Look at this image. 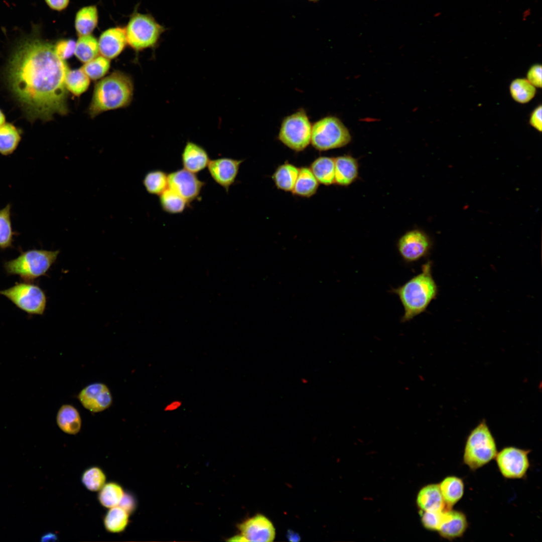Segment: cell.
<instances>
[{
    "mask_svg": "<svg viewBox=\"0 0 542 542\" xmlns=\"http://www.w3.org/2000/svg\"><path fill=\"white\" fill-rule=\"evenodd\" d=\"M69 69L38 28L15 45L6 69L8 88L30 120H52L68 112L66 75Z\"/></svg>",
    "mask_w": 542,
    "mask_h": 542,
    "instance_id": "6da1fadb",
    "label": "cell"
},
{
    "mask_svg": "<svg viewBox=\"0 0 542 542\" xmlns=\"http://www.w3.org/2000/svg\"><path fill=\"white\" fill-rule=\"evenodd\" d=\"M431 269L432 262L429 261L423 264L420 273L390 291L398 296L403 306L402 322L410 321L424 312L436 298L438 288Z\"/></svg>",
    "mask_w": 542,
    "mask_h": 542,
    "instance_id": "7a4b0ae2",
    "label": "cell"
},
{
    "mask_svg": "<svg viewBox=\"0 0 542 542\" xmlns=\"http://www.w3.org/2000/svg\"><path fill=\"white\" fill-rule=\"evenodd\" d=\"M133 86L130 78L115 71L103 78L94 87L89 113L93 117L104 111L124 107L131 101Z\"/></svg>",
    "mask_w": 542,
    "mask_h": 542,
    "instance_id": "3957f363",
    "label": "cell"
},
{
    "mask_svg": "<svg viewBox=\"0 0 542 542\" xmlns=\"http://www.w3.org/2000/svg\"><path fill=\"white\" fill-rule=\"evenodd\" d=\"M138 7L125 28L127 44L137 52L147 49L155 51L161 42L162 35L168 29L151 13H139Z\"/></svg>",
    "mask_w": 542,
    "mask_h": 542,
    "instance_id": "277c9868",
    "label": "cell"
},
{
    "mask_svg": "<svg viewBox=\"0 0 542 542\" xmlns=\"http://www.w3.org/2000/svg\"><path fill=\"white\" fill-rule=\"evenodd\" d=\"M59 250L32 249L6 261L4 267L8 275H17L25 282H32L44 276L56 261Z\"/></svg>",
    "mask_w": 542,
    "mask_h": 542,
    "instance_id": "5b68a950",
    "label": "cell"
},
{
    "mask_svg": "<svg viewBox=\"0 0 542 542\" xmlns=\"http://www.w3.org/2000/svg\"><path fill=\"white\" fill-rule=\"evenodd\" d=\"M497 453L495 440L484 421L473 429L467 437L463 455L464 463L476 470L495 458Z\"/></svg>",
    "mask_w": 542,
    "mask_h": 542,
    "instance_id": "8992f818",
    "label": "cell"
},
{
    "mask_svg": "<svg viewBox=\"0 0 542 542\" xmlns=\"http://www.w3.org/2000/svg\"><path fill=\"white\" fill-rule=\"evenodd\" d=\"M351 140L347 128L335 116L324 117L312 125L311 144L317 150L325 151L342 148Z\"/></svg>",
    "mask_w": 542,
    "mask_h": 542,
    "instance_id": "52a82bcc",
    "label": "cell"
},
{
    "mask_svg": "<svg viewBox=\"0 0 542 542\" xmlns=\"http://www.w3.org/2000/svg\"><path fill=\"white\" fill-rule=\"evenodd\" d=\"M312 127L306 111L300 109L283 119L278 139L289 149L302 151L311 144Z\"/></svg>",
    "mask_w": 542,
    "mask_h": 542,
    "instance_id": "ba28073f",
    "label": "cell"
},
{
    "mask_svg": "<svg viewBox=\"0 0 542 542\" xmlns=\"http://www.w3.org/2000/svg\"><path fill=\"white\" fill-rule=\"evenodd\" d=\"M0 295L28 314L42 315L45 311L46 296L39 286L32 282L16 283L13 286L0 291Z\"/></svg>",
    "mask_w": 542,
    "mask_h": 542,
    "instance_id": "9c48e42d",
    "label": "cell"
},
{
    "mask_svg": "<svg viewBox=\"0 0 542 542\" xmlns=\"http://www.w3.org/2000/svg\"><path fill=\"white\" fill-rule=\"evenodd\" d=\"M529 450L507 447L497 453L496 461L503 476L509 479L523 477L529 467Z\"/></svg>",
    "mask_w": 542,
    "mask_h": 542,
    "instance_id": "30bf717a",
    "label": "cell"
},
{
    "mask_svg": "<svg viewBox=\"0 0 542 542\" xmlns=\"http://www.w3.org/2000/svg\"><path fill=\"white\" fill-rule=\"evenodd\" d=\"M431 247L429 237L419 229L407 231L399 238L397 243L401 257L408 263L417 261L425 257L429 252Z\"/></svg>",
    "mask_w": 542,
    "mask_h": 542,
    "instance_id": "8fae6325",
    "label": "cell"
},
{
    "mask_svg": "<svg viewBox=\"0 0 542 542\" xmlns=\"http://www.w3.org/2000/svg\"><path fill=\"white\" fill-rule=\"evenodd\" d=\"M239 529L240 534L230 540L270 542L274 540L276 536L275 528L272 521L260 514L241 523Z\"/></svg>",
    "mask_w": 542,
    "mask_h": 542,
    "instance_id": "7c38bea8",
    "label": "cell"
},
{
    "mask_svg": "<svg viewBox=\"0 0 542 542\" xmlns=\"http://www.w3.org/2000/svg\"><path fill=\"white\" fill-rule=\"evenodd\" d=\"M205 184L195 173L184 168L168 174V188L179 194L188 203L199 196Z\"/></svg>",
    "mask_w": 542,
    "mask_h": 542,
    "instance_id": "4fadbf2b",
    "label": "cell"
},
{
    "mask_svg": "<svg viewBox=\"0 0 542 542\" xmlns=\"http://www.w3.org/2000/svg\"><path fill=\"white\" fill-rule=\"evenodd\" d=\"M243 161L225 157L210 160L207 166L208 172L213 180L228 192L235 182Z\"/></svg>",
    "mask_w": 542,
    "mask_h": 542,
    "instance_id": "5bb4252c",
    "label": "cell"
},
{
    "mask_svg": "<svg viewBox=\"0 0 542 542\" xmlns=\"http://www.w3.org/2000/svg\"><path fill=\"white\" fill-rule=\"evenodd\" d=\"M77 397L83 407L93 413L105 410L112 402L110 390L102 383H94L87 385L80 391Z\"/></svg>",
    "mask_w": 542,
    "mask_h": 542,
    "instance_id": "9a60e30c",
    "label": "cell"
},
{
    "mask_svg": "<svg viewBox=\"0 0 542 542\" xmlns=\"http://www.w3.org/2000/svg\"><path fill=\"white\" fill-rule=\"evenodd\" d=\"M99 52L108 59L118 56L127 44L125 28L120 26L106 29L98 40Z\"/></svg>",
    "mask_w": 542,
    "mask_h": 542,
    "instance_id": "2e32d148",
    "label": "cell"
},
{
    "mask_svg": "<svg viewBox=\"0 0 542 542\" xmlns=\"http://www.w3.org/2000/svg\"><path fill=\"white\" fill-rule=\"evenodd\" d=\"M467 526L466 516L463 512L452 509H446L438 531L444 538L452 540L462 536Z\"/></svg>",
    "mask_w": 542,
    "mask_h": 542,
    "instance_id": "e0dca14e",
    "label": "cell"
},
{
    "mask_svg": "<svg viewBox=\"0 0 542 542\" xmlns=\"http://www.w3.org/2000/svg\"><path fill=\"white\" fill-rule=\"evenodd\" d=\"M210 158L206 150L201 146L188 141L181 154L184 169L194 173H198L207 167Z\"/></svg>",
    "mask_w": 542,
    "mask_h": 542,
    "instance_id": "ac0fdd59",
    "label": "cell"
},
{
    "mask_svg": "<svg viewBox=\"0 0 542 542\" xmlns=\"http://www.w3.org/2000/svg\"><path fill=\"white\" fill-rule=\"evenodd\" d=\"M334 184L347 186L358 177V162L352 156L344 155L334 158Z\"/></svg>",
    "mask_w": 542,
    "mask_h": 542,
    "instance_id": "d6986e66",
    "label": "cell"
},
{
    "mask_svg": "<svg viewBox=\"0 0 542 542\" xmlns=\"http://www.w3.org/2000/svg\"><path fill=\"white\" fill-rule=\"evenodd\" d=\"M98 22L96 6L89 5L80 8L76 13L74 27L78 37L92 34Z\"/></svg>",
    "mask_w": 542,
    "mask_h": 542,
    "instance_id": "ffe728a7",
    "label": "cell"
},
{
    "mask_svg": "<svg viewBox=\"0 0 542 542\" xmlns=\"http://www.w3.org/2000/svg\"><path fill=\"white\" fill-rule=\"evenodd\" d=\"M418 504L424 511H442L446 509L439 485L430 484L419 492Z\"/></svg>",
    "mask_w": 542,
    "mask_h": 542,
    "instance_id": "44dd1931",
    "label": "cell"
},
{
    "mask_svg": "<svg viewBox=\"0 0 542 542\" xmlns=\"http://www.w3.org/2000/svg\"><path fill=\"white\" fill-rule=\"evenodd\" d=\"M56 422L59 428L64 433L75 435L81 428V419L78 410L70 404H64L59 410Z\"/></svg>",
    "mask_w": 542,
    "mask_h": 542,
    "instance_id": "7402d4cb",
    "label": "cell"
},
{
    "mask_svg": "<svg viewBox=\"0 0 542 542\" xmlns=\"http://www.w3.org/2000/svg\"><path fill=\"white\" fill-rule=\"evenodd\" d=\"M439 485L446 509H452L463 495L464 485L462 480L450 476L444 478Z\"/></svg>",
    "mask_w": 542,
    "mask_h": 542,
    "instance_id": "603a6c76",
    "label": "cell"
},
{
    "mask_svg": "<svg viewBox=\"0 0 542 542\" xmlns=\"http://www.w3.org/2000/svg\"><path fill=\"white\" fill-rule=\"evenodd\" d=\"M319 183L310 168H299L298 175L292 193L296 196L310 198L316 193Z\"/></svg>",
    "mask_w": 542,
    "mask_h": 542,
    "instance_id": "cb8c5ba5",
    "label": "cell"
},
{
    "mask_svg": "<svg viewBox=\"0 0 542 542\" xmlns=\"http://www.w3.org/2000/svg\"><path fill=\"white\" fill-rule=\"evenodd\" d=\"M299 168L294 165L286 162L276 169L272 176L277 188L286 191H292L296 181Z\"/></svg>",
    "mask_w": 542,
    "mask_h": 542,
    "instance_id": "d4e9b609",
    "label": "cell"
},
{
    "mask_svg": "<svg viewBox=\"0 0 542 542\" xmlns=\"http://www.w3.org/2000/svg\"><path fill=\"white\" fill-rule=\"evenodd\" d=\"M310 169L319 184L326 186L334 184V158L319 157L312 162Z\"/></svg>",
    "mask_w": 542,
    "mask_h": 542,
    "instance_id": "484cf974",
    "label": "cell"
},
{
    "mask_svg": "<svg viewBox=\"0 0 542 542\" xmlns=\"http://www.w3.org/2000/svg\"><path fill=\"white\" fill-rule=\"evenodd\" d=\"M21 139L20 130L13 124L5 122L0 126V154L5 156L12 155Z\"/></svg>",
    "mask_w": 542,
    "mask_h": 542,
    "instance_id": "4316f807",
    "label": "cell"
},
{
    "mask_svg": "<svg viewBox=\"0 0 542 542\" xmlns=\"http://www.w3.org/2000/svg\"><path fill=\"white\" fill-rule=\"evenodd\" d=\"M11 210L10 203L0 209V248L3 250L12 246L17 234L12 226Z\"/></svg>",
    "mask_w": 542,
    "mask_h": 542,
    "instance_id": "83f0119b",
    "label": "cell"
},
{
    "mask_svg": "<svg viewBox=\"0 0 542 542\" xmlns=\"http://www.w3.org/2000/svg\"><path fill=\"white\" fill-rule=\"evenodd\" d=\"M99 53L98 40L93 35L79 37L74 54L80 61L85 63L98 56Z\"/></svg>",
    "mask_w": 542,
    "mask_h": 542,
    "instance_id": "f1b7e54d",
    "label": "cell"
},
{
    "mask_svg": "<svg viewBox=\"0 0 542 542\" xmlns=\"http://www.w3.org/2000/svg\"><path fill=\"white\" fill-rule=\"evenodd\" d=\"M128 517L129 514L118 505L110 508L104 518L105 528L110 532H120L127 526Z\"/></svg>",
    "mask_w": 542,
    "mask_h": 542,
    "instance_id": "f546056e",
    "label": "cell"
},
{
    "mask_svg": "<svg viewBox=\"0 0 542 542\" xmlns=\"http://www.w3.org/2000/svg\"><path fill=\"white\" fill-rule=\"evenodd\" d=\"M143 184L148 193L159 196L168 188V174L161 170L150 171L145 175Z\"/></svg>",
    "mask_w": 542,
    "mask_h": 542,
    "instance_id": "4dcf8cb0",
    "label": "cell"
},
{
    "mask_svg": "<svg viewBox=\"0 0 542 542\" xmlns=\"http://www.w3.org/2000/svg\"><path fill=\"white\" fill-rule=\"evenodd\" d=\"M90 80L82 68L69 69L65 77V86L68 91L76 96H79L88 88Z\"/></svg>",
    "mask_w": 542,
    "mask_h": 542,
    "instance_id": "1f68e13d",
    "label": "cell"
},
{
    "mask_svg": "<svg viewBox=\"0 0 542 542\" xmlns=\"http://www.w3.org/2000/svg\"><path fill=\"white\" fill-rule=\"evenodd\" d=\"M159 202L162 210L172 214L182 213L189 204L168 188L159 195Z\"/></svg>",
    "mask_w": 542,
    "mask_h": 542,
    "instance_id": "d6a6232c",
    "label": "cell"
},
{
    "mask_svg": "<svg viewBox=\"0 0 542 542\" xmlns=\"http://www.w3.org/2000/svg\"><path fill=\"white\" fill-rule=\"evenodd\" d=\"M124 493L120 485L111 482L104 484L99 490L98 498L103 506L110 508L119 505Z\"/></svg>",
    "mask_w": 542,
    "mask_h": 542,
    "instance_id": "836d02e7",
    "label": "cell"
},
{
    "mask_svg": "<svg viewBox=\"0 0 542 542\" xmlns=\"http://www.w3.org/2000/svg\"><path fill=\"white\" fill-rule=\"evenodd\" d=\"M510 92L515 101L520 103H525L533 98L536 93V89L527 79L517 78L511 83Z\"/></svg>",
    "mask_w": 542,
    "mask_h": 542,
    "instance_id": "e575fe53",
    "label": "cell"
},
{
    "mask_svg": "<svg viewBox=\"0 0 542 542\" xmlns=\"http://www.w3.org/2000/svg\"><path fill=\"white\" fill-rule=\"evenodd\" d=\"M109 67V59L102 56H98L85 63L82 68L90 79L96 80L102 78L106 74Z\"/></svg>",
    "mask_w": 542,
    "mask_h": 542,
    "instance_id": "d590c367",
    "label": "cell"
},
{
    "mask_svg": "<svg viewBox=\"0 0 542 542\" xmlns=\"http://www.w3.org/2000/svg\"><path fill=\"white\" fill-rule=\"evenodd\" d=\"M82 482L91 491L100 490L105 484L106 476L99 467L93 466L86 469L82 475Z\"/></svg>",
    "mask_w": 542,
    "mask_h": 542,
    "instance_id": "8d00e7d4",
    "label": "cell"
},
{
    "mask_svg": "<svg viewBox=\"0 0 542 542\" xmlns=\"http://www.w3.org/2000/svg\"><path fill=\"white\" fill-rule=\"evenodd\" d=\"M444 510H422V522L424 526L430 530H438L442 522Z\"/></svg>",
    "mask_w": 542,
    "mask_h": 542,
    "instance_id": "74e56055",
    "label": "cell"
},
{
    "mask_svg": "<svg viewBox=\"0 0 542 542\" xmlns=\"http://www.w3.org/2000/svg\"><path fill=\"white\" fill-rule=\"evenodd\" d=\"M75 46L76 42L70 39H60L54 45L56 54L63 60L70 58L74 54Z\"/></svg>",
    "mask_w": 542,
    "mask_h": 542,
    "instance_id": "f35d334b",
    "label": "cell"
},
{
    "mask_svg": "<svg viewBox=\"0 0 542 542\" xmlns=\"http://www.w3.org/2000/svg\"><path fill=\"white\" fill-rule=\"evenodd\" d=\"M527 80L534 86L541 87V66L535 64L532 66L527 73Z\"/></svg>",
    "mask_w": 542,
    "mask_h": 542,
    "instance_id": "ab89813d",
    "label": "cell"
},
{
    "mask_svg": "<svg viewBox=\"0 0 542 542\" xmlns=\"http://www.w3.org/2000/svg\"><path fill=\"white\" fill-rule=\"evenodd\" d=\"M129 514L132 513L136 509V501L132 494L125 493L119 504Z\"/></svg>",
    "mask_w": 542,
    "mask_h": 542,
    "instance_id": "60d3db41",
    "label": "cell"
},
{
    "mask_svg": "<svg viewBox=\"0 0 542 542\" xmlns=\"http://www.w3.org/2000/svg\"><path fill=\"white\" fill-rule=\"evenodd\" d=\"M529 123L534 128L541 131V106L540 105L533 111L529 119Z\"/></svg>",
    "mask_w": 542,
    "mask_h": 542,
    "instance_id": "b9f144b4",
    "label": "cell"
},
{
    "mask_svg": "<svg viewBox=\"0 0 542 542\" xmlns=\"http://www.w3.org/2000/svg\"><path fill=\"white\" fill-rule=\"evenodd\" d=\"M52 10L58 12L65 10L69 6L70 0H44Z\"/></svg>",
    "mask_w": 542,
    "mask_h": 542,
    "instance_id": "7bdbcfd3",
    "label": "cell"
},
{
    "mask_svg": "<svg viewBox=\"0 0 542 542\" xmlns=\"http://www.w3.org/2000/svg\"><path fill=\"white\" fill-rule=\"evenodd\" d=\"M182 404V401L180 400H174L167 404L164 408V410L165 412L174 411L179 409L181 406Z\"/></svg>",
    "mask_w": 542,
    "mask_h": 542,
    "instance_id": "ee69618b",
    "label": "cell"
},
{
    "mask_svg": "<svg viewBox=\"0 0 542 542\" xmlns=\"http://www.w3.org/2000/svg\"><path fill=\"white\" fill-rule=\"evenodd\" d=\"M57 538V536L55 534L53 533H47L44 534L41 537L42 541H49L50 540H55Z\"/></svg>",
    "mask_w": 542,
    "mask_h": 542,
    "instance_id": "f6af8a7d",
    "label": "cell"
},
{
    "mask_svg": "<svg viewBox=\"0 0 542 542\" xmlns=\"http://www.w3.org/2000/svg\"><path fill=\"white\" fill-rule=\"evenodd\" d=\"M288 537L290 541H298L300 540V537L296 533L293 531H289L288 533Z\"/></svg>",
    "mask_w": 542,
    "mask_h": 542,
    "instance_id": "bcb514c9",
    "label": "cell"
},
{
    "mask_svg": "<svg viewBox=\"0 0 542 542\" xmlns=\"http://www.w3.org/2000/svg\"><path fill=\"white\" fill-rule=\"evenodd\" d=\"M6 117L3 111L0 109V126L5 123Z\"/></svg>",
    "mask_w": 542,
    "mask_h": 542,
    "instance_id": "7dc6e473",
    "label": "cell"
},
{
    "mask_svg": "<svg viewBox=\"0 0 542 542\" xmlns=\"http://www.w3.org/2000/svg\"><path fill=\"white\" fill-rule=\"evenodd\" d=\"M307 1H309V2H313V3H316V2H318V1H319V0H307Z\"/></svg>",
    "mask_w": 542,
    "mask_h": 542,
    "instance_id": "c3c4849f",
    "label": "cell"
}]
</instances>
